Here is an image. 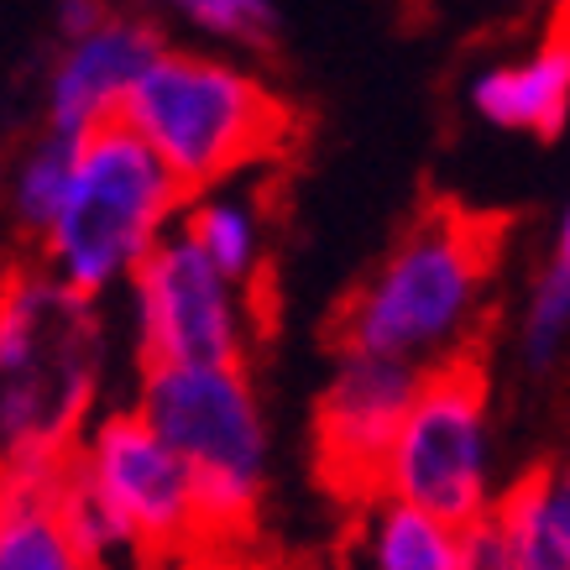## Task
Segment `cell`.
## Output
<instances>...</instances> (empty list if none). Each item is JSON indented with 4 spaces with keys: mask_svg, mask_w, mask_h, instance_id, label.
I'll list each match as a JSON object with an SVG mask.
<instances>
[{
    "mask_svg": "<svg viewBox=\"0 0 570 570\" xmlns=\"http://www.w3.org/2000/svg\"><path fill=\"white\" fill-rule=\"evenodd\" d=\"M492 257L498 220L434 205L341 309V351L409 362L419 372L461 362V341L482 314Z\"/></svg>",
    "mask_w": 570,
    "mask_h": 570,
    "instance_id": "1",
    "label": "cell"
},
{
    "mask_svg": "<svg viewBox=\"0 0 570 570\" xmlns=\"http://www.w3.org/2000/svg\"><path fill=\"white\" fill-rule=\"evenodd\" d=\"M184 184L131 126H105L79 153L73 189L42 236V267L85 298L131 288L147 257L184 225Z\"/></svg>",
    "mask_w": 570,
    "mask_h": 570,
    "instance_id": "2",
    "label": "cell"
},
{
    "mask_svg": "<svg viewBox=\"0 0 570 570\" xmlns=\"http://www.w3.org/2000/svg\"><path fill=\"white\" fill-rule=\"evenodd\" d=\"M121 126L153 147L184 194H215L230 174L283 147L288 110L257 73L199 48H168L137 95L126 100Z\"/></svg>",
    "mask_w": 570,
    "mask_h": 570,
    "instance_id": "3",
    "label": "cell"
},
{
    "mask_svg": "<svg viewBox=\"0 0 570 570\" xmlns=\"http://www.w3.org/2000/svg\"><path fill=\"white\" fill-rule=\"evenodd\" d=\"M131 409L189 466L199 539L242 534L267 482V419L242 366H153Z\"/></svg>",
    "mask_w": 570,
    "mask_h": 570,
    "instance_id": "4",
    "label": "cell"
},
{
    "mask_svg": "<svg viewBox=\"0 0 570 570\" xmlns=\"http://www.w3.org/2000/svg\"><path fill=\"white\" fill-rule=\"evenodd\" d=\"M382 498L414 502L455 529H476L492 519L498 498H492L487 382L466 356L424 372V387L382 471Z\"/></svg>",
    "mask_w": 570,
    "mask_h": 570,
    "instance_id": "5",
    "label": "cell"
},
{
    "mask_svg": "<svg viewBox=\"0 0 570 570\" xmlns=\"http://www.w3.org/2000/svg\"><path fill=\"white\" fill-rule=\"evenodd\" d=\"M131 341L153 366H242L246 298L199 246L174 230L131 277Z\"/></svg>",
    "mask_w": 570,
    "mask_h": 570,
    "instance_id": "6",
    "label": "cell"
},
{
    "mask_svg": "<svg viewBox=\"0 0 570 570\" xmlns=\"http://www.w3.org/2000/svg\"><path fill=\"white\" fill-rule=\"evenodd\" d=\"M73 466L100 487V498L126 519L141 550H184L199 539L189 466L174 445L137 414V409H105L73 450Z\"/></svg>",
    "mask_w": 570,
    "mask_h": 570,
    "instance_id": "7",
    "label": "cell"
},
{
    "mask_svg": "<svg viewBox=\"0 0 570 570\" xmlns=\"http://www.w3.org/2000/svg\"><path fill=\"white\" fill-rule=\"evenodd\" d=\"M419 387H424V372L409 362L362 356V351L335 356L320 409H314V434H320V466L341 492L382 498V471Z\"/></svg>",
    "mask_w": 570,
    "mask_h": 570,
    "instance_id": "8",
    "label": "cell"
},
{
    "mask_svg": "<svg viewBox=\"0 0 570 570\" xmlns=\"http://www.w3.org/2000/svg\"><path fill=\"white\" fill-rule=\"evenodd\" d=\"M168 52L163 27L147 17H105L100 27L63 48L48 73V131L89 141L95 131L121 121L126 100L137 95L157 58Z\"/></svg>",
    "mask_w": 570,
    "mask_h": 570,
    "instance_id": "9",
    "label": "cell"
},
{
    "mask_svg": "<svg viewBox=\"0 0 570 570\" xmlns=\"http://www.w3.org/2000/svg\"><path fill=\"white\" fill-rule=\"evenodd\" d=\"M85 346H105L95 298L73 294L48 267L0 277V382Z\"/></svg>",
    "mask_w": 570,
    "mask_h": 570,
    "instance_id": "10",
    "label": "cell"
},
{
    "mask_svg": "<svg viewBox=\"0 0 570 570\" xmlns=\"http://www.w3.org/2000/svg\"><path fill=\"white\" fill-rule=\"evenodd\" d=\"M471 105L492 126L554 137L570 110V17L554 21L550 37L523 63H498V69L476 73Z\"/></svg>",
    "mask_w": 570,
    "mask_h": 570,
    "instance_id": "11",
    "label": "cell"
},
{
    "mask_svg": "<svg viewBox=\"0 0 570 570\" xmlns=\"http://www.w3.org/2000/svg\"><path fill=\"white\" fill-rule=\"evenodd\" d=\"M73 461H0V570H89L52 513Z\"/></svg>",
    "mask_w": 570,
    "mask_h": 570,
    "instance_id": "12",
    "label": "cell"
},
{
    "mask_svg": "<svg viewBox=\"0 0 570 570\" xmlns=\"http://www.w3.org/2000/svg\"><path fill=\"white\" fill-rule=\"evenodd\" d=\"M366 566L372 570H461L466 566V529L434 519L414 502L377 498L362 523Z\"/></svg>",
    "mask_w": 570,
    "mask_h": 570,
    "instance_id": "13",
    "label": "cell"
},
{
    "mask_svg": "<svg viewBox=\"0 0 570 570\" xmlns=\"http://www.w3.org/2000/svg\"><path fill=\"white\" fill-rule=\"evenodd\" d=\"M492 523L523 570H570V534L554 508L550 471H529L508 487L492 508Z\"/></svg>",
    "mask_w": 570,
    "mask_h": 570,
    "instance_id": "14",
    "label": "cell"
},
{
    "mask_svg": "<svg viewBox=\"0 0 570 570\" xmlns=\"http://www.w3.org/2000/svg\"><path fill=\"white\" fill-rule=\"evenodd\" d=\"M79 153H85V141L48 131V137H37L21 153L17 174L6 178V209H11V220L21 230H32L37 242L48 236V225L58 220V209L69 199L73 174H79Z\"/></svg>",
    "mask_w": 570,
    "mask_h": 570,
    "instance_id": "15",
    "label": "cell"
},
{
    "mask_svg": "<svg viewBox=\"0 0 570 570\" xmlns=\"http://www.w3.org/2000/svg\"><path fill=\"white\" fill-rule=\"evenodd\" d=\"M178 230H184L236 288L252 283V273H257V262H262V220H257V209H252V199L225 194V189L199 194V199L184 209V225H178Z\"/></svg>",
    "mask_w": 570,
    "mask_h": 570,
    "instance_id": "16",
    "label": "cell"
},
{
    "mask_svg": "<svg viewBox=\"0 0 570 570\" xmlns=\"http://www.w3.org/2000/svg\"><path fill=\"white\" fill-rule=\"evenodd\" d=\"M52 513L63 523V534H69L73 554L85 560L89 570H105L116 566L121 554H137V534L126 529V519L100 498V487L89 482L79 466L63 471V487H58V502H52Z\"/></svg>",
    "mask_w": 570,
    "mask_h": 570,
    "instance_id": "17",
    "label": "cell"
},
{
    "mask_svg": "<svg viewBox=\"0 0 570 570\" xmlns=\"http://www.w3.org/2000/svg\"><path fill=\"white\" fill-rule=\"evenodd\" d=\"M570 335V262L554 257L539 273L534 294H529V314H523V356L529 366H550L560 356Z\"/></svg>",
    "mask_w": 570,
    "mask_h": 570,
    "instance_id": "18",
    "label": "cell"
},
{
    "mask_svg": "<svg viewBox=\"0 0 570 570\" xmlns=\"http://www.w3.org/2000/svg\"><path fill=\"white\" fill-rule=\"evenodd\" d=\"M194 32L230 42V48H267L277 37V11L267 0H184L178 6Z\"/></svg>",
    "mask_w": 570,
    "mask_h": 570,
    "instance_id": "19",
    "label": "cell"
},
{
    "mask_svg": "<svg viewBox=\"0 0 570 570\" xmlns=\"http://www.w3.org/2000/svg\"><path fill=\"white\" fill-rule=\"evenodd\" d=\"M461 570H523L508 550V539L498 534V523L482 519L476 529H466V566Z\"/></svg>",
    "mask_w": 570,
    "mask_h": 570,
    "instance_id": "20",
    "label": "cell"
},
{
    "mask_svg": "<svg viewBox=\"0 0 570 570\" xmlns=\"http://www.w3.org/2000/svg\"><path fill=\"white\" fill-rule=\"evenodd\" d=\"M100 21H105L100 6H89V0H79V6H73V0H69V6L58 11V32L69 37V42H79V37H89Z\"/></svg>",
    "mask_w": 570,
    "mask_h": 570,
    "instance_id": "21",
    "label": "cell"
},
{
    "mask_svg": "<svg viewBox=\"0 0 570 570\" xmlns=\"http://www.w3.org/2000/svg\"><path fill=\"white\" fill-rule=\"evenodd\" d=\"M550 482H554V508H560V523H566V534H570V461L550 471Z\"/></svg>",
    "mask_w": 570,
    "mask_h": 570,
    "instance_id": "22",
    "label": "cell"
},
{
    "mask_svg": "<svg viewBox=\"0 0 570 570\" xmlns=\"http://www.w3.org/2000/svg\"><path fill=\"white\" fill-rule=\"evenodd\" d=\"M560 262H570V209H566V225H560Z\"/></svg>",
    "mask_w": 570,
    "mask_h": 570,
    "instance_id": "23",
    "label": "cell"
},
{
    "mask_svg": "<svg viewBox=\"0 0 570 570\" xmlns=\"http://www.w3.org/2000/svg\"><path fill=\"white\" fill-rule=\"evenodd\" d=\"M0 199H6V184H0Z\"/></svg>",
    "mask_w": 570,
    "mask_h": 570,
    "instance_id": "24",
    "label": "cell"
}]
</instances>
